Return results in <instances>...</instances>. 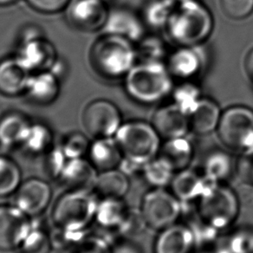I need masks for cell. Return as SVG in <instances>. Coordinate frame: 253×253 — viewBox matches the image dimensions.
<instances>
[{"mask_svg": "<svg viewBox=\"0 0 253 253\" xmlns=\"http://www.w3.org/2000/svg\"><path fill=\"white\" fill-rule=\"evenodd\" d=\"M170 39L179 46L201 45L213 29V18L197 0L178 3L167 25Z\"/></svg>", "mask_w": 253, "mask_h": 253, "instance_id": "obj_1", "label": "cell"}, {"mask_svg": "<svg viewBox=\"0 0 253 253\" xmlns=\"http://www.w3.org/2000/svg\"><path fill=\"white\" fill-rule=\"evenodd\" d=\"M125 89L136 102H160L172 93V75L162 62H140L125 76Z\"/></svg>", "mask_w": 253, "mask_h": 253, "instance_id": "obj_2", "label": "cell"}, {"mask_svg": "<svg viewBox=\"0 0 253 253\" xmlns=\"http://www.w3.org/2000/svg\"><path fill=\"white\" fill-rule=\"evenodd\" d=\"M90 59L99 74L116 79L128 73L137 56L133 42L119 36L105 34L92 47Z\"/></svg>", "mask_w": 253, "mask_h": 253, "instance_id": "obj_3", "label": "cell"}, {"mask_svg": "<svg viewBox=\"0 0 253 253\" xmlns=\"http://www.w3.org/2000/svg\"><path fill=\"white\" fill-rule=\"evenodd\" d=\"M161 138L155 126L140 121L122 124L115 135L123 159L141 169L158 156Z\"/></svg>", "mask_w": 253, "mask_h": 253, "instance_id": "obj_4", "label": "cell"}, {"mask_svg": "<svg viewBox=\"0 0 253 253\" xmlns=\"http://www.w3.org/2000/svg\"><path fill=\"white\" fill-rule=\"evenodd\" d=\"M240 201L235 191L223 184H211L198 201V213L218 231L228 228L239 213Z\"/></svg>", "mask_w": 253, "mask_h": 253, "instance_id": "obj_5", "label": "cell"}, {"mask_svg": "<svg viewBox=\"0 0 253 253\" xmlns=\"http://www.w3.org/2000/svg\"><path fill=\"white\" fill-rule=\"evenodd\" d=\"M219 140L231 151L239 154L253 149V110L233 106L222 112L218 123Z\"/></svg>", "mask_w": 253, "mask_h": 253, "instance_id": "obj_6", "label": "cell"}, {"mask_svg": "<svg viewBox=\"0 0 253 253\" xmlns=\"http://www.w3.org/2000/svg\"><path fill=\"white\" fill-rule=\"evenodd\" d=\"M96 210V202L88 191H70L55 205L53 219L59 228L81 230L90 222Z\"/></svg>", "mask_w": 253, "mask_h": 253, "instance_id": "obj_7", "label": "cell"}, {"mask_svg": "<svg viewBox=\"0 0 253 253\" xmlns=\"http://www.w3.org/2000/svg\"><path fill=\"white\" fill-rule=\"evenodd\" d=\"M140 210L148 227L162 231L175 224L182 214L183 203L172 193L154 188L145 194Z\"/></svg>", "mask_w": 253, "mask_h": 253, "instance_id": "obj_8", "label": "cell"}, {"mask_svg": "<svg viewBox=\"0 0 253 253\" xmlns=\"http://www.w3.org/2000/svg\"><path fill=\"white\" fill-rule=\"evenodd\" d=\"M83 122L85 129L95 139L112 137L122 126V116L114 103L97 100L85 109Z\"/></svg>", "mask_w": 253, "mask_h": 253, "instance_id": "obj_9", "label": "cell"}, {"mask_svg": "<svg viewBox=\"0 0 253 253\" xmlns=\"http://www.w3.org/2000/svg\"><path fill=\"white\" fill-rule=\"evenodd\" d=\"M25 215L18 208L0 207V252H10L21 246L30 232Z\"/></svg>", "mask_w": 253, "mask_h": 253, "instance_id": "obj_10", "label": "cell"}, {"mask_svg": "<svg viewBox=\"0 0 253 253\" xmlns=\"http://www.w3.org/2000/svg\"><path fill=\"white\" fill-rule=\"evenodd\" d=\"M16 58L30 72L42 71L53 66L55 49L48 41L32 36L22 42Z\"/></svg>", "mask_w": 253, "mask_h": 253, "instance_id": "obj_11", "label": "cell"}, {"mask_svg": "<svg viewBox=\"0 0 253 253\" xmlns=\"http://www.w3.org/2000/svg\"><path fill=\"white\" fill-rule=\"evenodd\" d=\"M108 15L103 0H74L68 13L72 25L85 31L102 28Z\"/></svg>", "mask_w": 253, "mask_h": 253, "instance_id": "obj_12", "label": "cell"}, {"mask_svg": "<svg viewBox=\"0 0 253 253\" xmlns=\"http://www.w3.org/2000/svg\"><path fill=\"white\" fill-rule=\"evenodd\" d=\"M205 61L201 46H180L169 56L167 67L172 76L187 81L202 71Z\"/></svg>", "mask_w": 253, "mask_h": 253, "instance_id": "obj_13", "label": "cell"}, {"mask_svg": "<svg viewBox=\"0 0 253 253\" xmlns=\"http://www.w3.org/2000/svg\"><path fill=\"white\" fill-rule=\"evenodd\" d=\"M51 197V191L44 181L32 179L19 186L16 194V204L26 215H39L45 210Z\"/></svg>", "mask_w": 253, "mask_h": 253, "instance_id": "obj_14", "label": "cell"}, {"mask_svg": "<svg viewBox=\"0 0 253 253\" xmlns=\"http://www.w3.org/2000/svg\"><path fill=\"white\" fill-rule=\"evenodd\" d=\"M152 125L165 140L184 137L190 130L189 117L173 103L160 108L154 115Z\"/></svg>", "mask_w": 253, "mask_h": 253, "instance_id": "obj_15", "label": "cell"}, {"mask_svg": "<svg viewBox=\"0 0 253 253\" xmlns=\"http://www.w3.org/2000/svg\"><path fill=\"white\" fill-rule=\"evenodd\" d=\"M196 248L193 232L186 224H173L160 232L155 253H192Z\"/></svg>", "mask_w": 253, "mask_h": 253, "instance_id": "obj_16", "label": "cell"}, {"mask_svg": "<svg viewBox=\"0 0 253 253\" xmlns=\"http://www.w3.org/2000/svg\"><path fill=\"white\" fill-rule=\"evenodd\" d=\"M211 184L203 172L187 168L176 172L170 186L172 194L179 201L188 203L199 201Z\"/></svg>", "mask_w": 253, "mask_h": 253, "instance_id": "obj_17", "label": "cell"}, {"mask_svg": "<svg viewBox=\"0 0 253 253\" xmlns=\"http://www.w3.org/2000/svg\"><path fill=\"white\" fill-rule=\"evenodd\" d=\"M102 30L105 34L119 36L131 42L140 41L144 34L142 21L134 12L126 9L109 11Z\"/></svg>", "mask_w": 253, "mask_h": 253, "instance_id": "obj_18", "label": "cell"}, {"mask_svg": "<svg viewBox=\"0 0 253 253\" xmlns=\"http://www.w3.org/2000/svg\"><path fill=\"white\" fill-rule=\"evenodd\" d=\"M60 175L63 185L70 191H88L94 188L97 179L94 166L81 158L71 159Z\"/></svg>", "mask_w": 253, "mask_h": 253, "instance_id": "obj_19", "label": "cell"}, {"mask_svg": "<svg viewBox=\"0 0 253 253\" xmlns=\"http://www.w3.org/2000/svg\"><path fill=\"white\" fill-rule=\"evenodd\" d=\"M30 73L16 57L2 61L0 63V92L6 95H16L25 91Z\"/></svg>", "mask_w": 253, "mask_h": 253, "instance_id": "obj_20", "label": "cell"}, {"mask_svg": "<svg viewBox=\"0 0 253 253\" xmlns=\"http://www.w3.org/2000/svg\"><path fill=\"white\" fill-rule=\"evenodd\" d=\"M88 149L92 165L102 172L116 169L123 162V153L115 138L96 139Z\"/></svg>", "mask_w": 253, "mask_h": 253, "instance_id": "obj_21", "label": "cell"}, {"mask_svg": "<svg viewBox=\"0 0 253 253\" xmlns=\"http://www.w3.org/2000/svg\"><path fill=\"white\" fill-rule=\"evenodd\" d=\"M222 112L217 102L202 98L196 109L189 116L190 130L199 135H206L217 130Z\"/></svg>", "mask_w": 253, "mask_h": 253, "instance_id": "obj_22", "label": "cell"}, {"mask_svg": "<svg viewBox=\"0 0 253 253\" xmlns=\"http://www.w3.org/2000/svg\"><path fill=\"white\" fill-rule=\"evenodd\" d=\"M25 91L38 103H50L59 94L58 77L53 71H39L38 74L31 75Z\"/></svg>", "mask_w": 253, "mask_h": 253, "instance_id": "obj_23", "label": "cell"}, {"mask_svg": "<svg viewBox=\"0 0 253 253\" xmlns=\"http://www.w3.org/2000/svg\"><path fill=\"white\" fill-rule=\"evenodd\" d=\"M176 172L188 168L194 158V147L186 137L166 140L158 154Z\"/></svg>", "mask_w": 253, "mask_h": 253, "instance_id": "obj_24", "label": "cell"}, {"mask_svg": "<svg viewBox=\"0 0 253 253\" xmlns=\"http://www.w3.org/2000/svg\"><path fill=\"white\" fill-rule=\"evenodd\" d=\"M94 188L102 199H122L129 189L128 176L120 169L103 171L97 176Z\"/></svg>", "mask_w": 253, "mask_h": 253, "instance_id": "obj_25", "label": "cell"}, {"mask_svg": "<svg viewBox=\"0 0 253 253\" xmlns=\"http://www.w3.org/2000/svg\"><path fill=\"white\" fill-rule=\"evenodd\" d=\"M235 172V162L225 152L214 151L207 156L202 172L209 182L222 184Z\"/></svg>", "mask_w": 253, "mask_h": 253, "instance_id": "obj_26", "label": "cell"}, {"mask_svg": "<svg viewBox=\"0 0 253 253\" xmlns=\"http://www.w3.org/2000/svg\"><path fill=\"white\" fill-rule=\"evenodd\" d=\"M128 210L121 199H103L102 204L97 207L95 215L102 226L119 231Z\"/></svg>", "mask_w": 253, "mask_h": 253, "instance_id": "obj_27", "label": "cell"}, {"mask_svg": "<svg viewBox=\"0 0 253 253\" xmlns=\"http://www.w3.org/2000/svg\"><path fill=\"white\" fill-rule=\"evenodd\" d=\"M31 123L24 116L11 114L0 121V142L6 146L22 143Z\"/></svg>", "mask_w": 253, "mask_h": 253, "instance_id": "obj_28", "label": "cell"}, {"mask_svg": "<svg viewBox=\"0 0 253 253\" xmlns=\"http://www.w3.org/2000/svg\"><path fill=\"white\" fill-rule=\"evenodd\" d=\"M141 173L154 188H164L170 186L176 172L168 162L157 156L143 167Z\"/></svg>", "mask_w": 253, "mask_h": 253, "instance_id": "obj_29", "label": "cell"}, {"mask_svg": "<svg viewBox=\"0 0 253 253\" xmlns=\"http://www.w3.org/2000/svg\"><path fill=\"white\" fill-rule=\"evenodd\" d=\"M177 4L175 0H151L145 7V22L152 28H166Z\"/></svg>", "mask_w": 253, "mask_h": 253, "instance_id": "obj_30", "label": "cell"}, {"mask_svg": "<svg viewBox=\"0 0 253 253\" xmlns=\"http://www.w3.org/2000/svg\"><path fill=\"white\" fill-rule=\"evenodd\" d=\"M173 104L189 117L201 101V90L197 85L185 82L172 91Z\"/></svg>", "mask_w": 253, "mask_h": 253, "instance_id": "obj_31", "label": "cell"}, {"mask_svg": "<svg viewBox=\"0 0 253 253\" xmlns=\"http://www.w3.org/2000/svg\"><path fill=\"white\" fill-rule=\"evenodd\" d=\"M20 172L11 159L0 156V197L12 194L19 187Z\"/></svg>", "mask_w": 253, "mask_h": 253, "instance_id": "obj_32", "label": "cell"}, {"mask_svg": "<svg viewBox=\"0 0 253 253\" xmlns=\"http://www.w3.org/2000/svg\"><path fill=\"white\" fill-rule=\"evenodd\" d=\"M135 50L141 62H162L167 55L165 43L156 37L142 38Z\"/></svg>", "mask_w": 253, "mask_h": 253, "instance_id": "obj_33", "label": "cell"}, {"mask_svg": "<svg viewBox=\"0 0 253 253\" xmlns=\"http://www.w3.org/2000/svg\"><path fill=\"white\" fill-rule=\"evenodd\" d=\"M51 139L50 132L42 124H30L23 144L32 152H40L45 149Z\"/></svg>", "mask_w": 253, "mask_h": 253, "instance_id": "obj_34", "label": "cell"}, {"mask_svg": "<svg viewBox=\"0 0 253 253\" xmlns=\"http://www.w3.org/2000/svg\"><path fill=\"white\" fill-rule=\"evenodd\" d=\"M231 253H253V228H240L229 236L225 244Z\"/></svg>", "mask_w": 253, "mask_h": 253, "instance_id": "obj_35", "label": "cell"}, {"mask_svg": "<svg viewBox=\"0 0 253 253\" xmlns=\"http://www.w3.org/2000/svg\"><path fill=\"white\" fill-rule=\"evenodd\" d=\"M222 12L231 19L240 20L253 12V0H219Z\"/></svg>", "mask_w": 253, "mask_h": 253, "instance_id": "obj_36", "label": "cell"}, {"mask_svg": "<svg viewBox=\"0 0 253 253\" xmlns=\"http://www.w3.org/2000/svg\"><path fill=\"white\" fill-rule=\"evenodd\" d=\"M146 227H148V225L145 221L144 217L141 213V210L129 209L125 218V221L123 222L119 232L123 235L132 237L138 235L139 233L143 232Z\"/></svg>", "mask_w": 253, "mask_h": 253, "instance_id": "obj_37", "label": "cell"}, {"mask_svg": "<svg viewBox=\"0 0 253 253\" xmlns=\"http://www.w3.org/2000/svg\"><path fill=\"white\" fill-rule=\"evenodd\" d=\"M24 253H48L50 247L49 239L39 231L29 232L21 245Z\"/></svg>", "mask_w": 253, "mask_h": 253, "instance_id": "obj_38", "label": "cell"}, {"mask_svg": "<svg viewBox=\"0 0 253 253\" xmlns=\"http://www.w3.org/2000/svg\"><path fill=\"white\" fill-rule=\"evenodd\" d=\"M239 155L235 162V172L241 183L253 186V149Z\"/></svg>", "mask_w": 253, "mask_h": 253, "instance_id": "obj_39", "label": "cell"}, {"mask_svg": "<svg viewBox=\"0 0 253 253\" xmlns=\"http://www.w3.org/2000/svg\"><path fill=\"white\" fill-rule=\"evenodd\" d=\"M88 143L86 138L82 134H73L67 139L63 145V151L66 157L71 159L80 158L88 149Z\"/></svg>", "mask_w": 253, "mask_h": 253, "instance_id": "obj_40", "label": "cell"}, {"mask_svg": "<svg viewBox=\"0 0 253 253\" xmlns=\"http://www.w3.org/2000/svg\"><path fill=\"white\" fill-rule=\"evenodd\" d=\"M36 10L46 13H53L63 10L71 0H26Z\"/></svg>", "mask_w": 253, "mask_h": 253, "instance_id": "obj_41", "label": "cell"}, {"mask_svg": "<svg viewBox=\"0 0 253 253\" xmlns=\"http://www.w3.org/2000/svg\"><path fill=\"white\" fill-rule=\"evenodd\" d=\"M76 253H111L106 243L98 239H93L82 245Z\"/></svg>", "mask_w": 253, "mask_h": 253, "instance_id": "obj_42", "label": "cell"}, {"mask_svg": "<svg viewBox=\"0 0 253 253\" xmlns=\"http://www.w3.org/2000/svg\"><path fill=\"white\" fill-rule=\"evenodd\" d=\"M245 71L250 83L253 85V48L246 55L245 59Z\"/></svg>", "mask_w": 253, "mask_h": 253, "instance_id": "obj_43", "label": "cell"}, {"mask_svg": "<svg viewBox=\"0 0 253 253\" xmlns=\"http://www.w3.org/2000/svg\"><path fill=\"white\" fill-rule=\"evenodd\" d=\"M111 253H141L140 250L130 243H122L111 251Z\"/></svg>", "mask_w": 253, "mask_h": 253, "instance_id": "obj_44", "label": "cell"}, {"mask_svg": "<svg viewBox=\"0 0 253 253\" xmlns=\"http://www.w3.org/2000/svg\"><path fill=\"white\" fill-rule=\"evenodd\" d=\"M199 253H231L227 249L225 245L223 246H217V245H211V246H206L200 250Z\"/></svg>", "mask_w": 253, "mask_h": 253, "instance_id": "obj_45", "label": "cell"}, {"mask_svg": "<svg viewBox=\"0 0 253 253\" xmlns=\"http://www.w3.org/2000/svg\"><path fill=\"white\" fill-rule=\"evenodd\" d=\"M16 0H0V5L11 4V3H13Z\"/></svg>", "mask_w": 253, "mask_h": 253, "instance_id": "obj_46", "label": "cell"}, {"mask_svg": "<svg viewBox=\"0 0 253 253\" xmlns=\"http://www.w3.org/2000/svg\"><path fill=\"white\" fill-rule=\"evenodd\" d=\"M177 3H181V2H184V1H186V0H175Z\"/></svg>", "mask_w": 253, "mask_h": 253, "instance_id": "obj_47", "label": "cell"}, {"mask_svg": "<svg viewBox=\"0 0 253 253\" xmlns=\"http://www.w3.org/2000/svg\"><path fill=\"white\" fill-rule=\"evenodd\" d=\"M103 1H105V0H103Z\"/></svg>", "mask_w": 253, "mask_h": 253, "instance_id": "obj_48", "label": "cell"}]
</instances>
